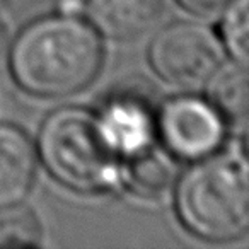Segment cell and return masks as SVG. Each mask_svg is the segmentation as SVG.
<instances>
[{
	"instance_id": "1",
	"label": "cell",
	"mask_w": 249,
	"mask_h": 249,
	"mask_svg": "<svg viewBox=\"0 0 249 249\" xmlns=\"http://www.w3.org/2000/svg\"><path fill=\"white\" fill-rule=\"evenodd\" d=\"M103 65L97 31L79 16H50L31 22L11 50V72L26 92L67 97L94 82Z\"/></svg>"
},
{
	"instance_id": "2",
	"label": "cell",
	"mask_w": 249,
	"mask_h": 249,
	"mask_svg": "<svg viewBox=\"0 0 249 249\" xmlns=\"http://www.w3.org/2000/svg\"><path fill=\"white\" fill-rule=\"evenodd\" d=\"M181 224L207 242H232L249 231V178L246 154L208 156L181 176L176 190Z\"/></svg>"
},
{
	"instance_id": "3",
	"label": "cell",
	"mask_w": 249,
	"mask_h": 249,
	"mask_svg": "<svg viewBox=\"0 0 249 249\" xmlns=\"http://www.w3.org/2000/svg\"><path fill=\"white\" fill-rule=\"evenodd\" d=\"M38 150L48 173L77 193H99L120 181L121 160L84 107L53 111L39 130Z\"/></svg>"
},
{
	"instance_id": "4",
	"label": "cell",
	"mask_w": 249,
	"mask_h": 249,
	"mask_svg": "<svg viewBox=\"0 0 249 249\" xmlns=\"http://www.w3.org/2000/svg\"><path fill=\"white\" fill-rule=\"evenodd\" d=\"M149 58L154 72L166 82L196 87L220 67L222 48L208 28L181 21L157 33Z\"/></svg>"
},
{
	"instance_id": "5",
	"label": "cell",
	"mask_w": 249,
	"mask_h": 249,
	"mask_svg": "<svg viewBox=\"0 0 249 249\" xmlns=\"http://www.w3.org/2000/svg\"><path fill=\"white\" fill-rule=\"evenodd\" d=\"M157 111L150 84L137 79L111 89L96 116L107 143L120 159H126L152 147L157 135Z\"/></svg>"
},
{
	"instance_id": "6",
	"label": "cell",
	"mask_w": 249,
	"mask_h": 249,
	"mask_svg": "<svg viewBox=\"0 0 249 249\" xmlns=\"http://www.w3.org/2000/svg\"><path fill=\"white\" fill-rule=\"evenodd\" d=\"M157 135L171 156L200 160L217 154L225 140V120L208 103L195 96H178L157 111Z\"/></svg>"
},
{
	"instance_id": "7",
	"label": "cell",
	"mask_w": 249,
	"mask_h": 249,
	"mask_svg": "<svg viewBox=\"0 0 249 249\" xmlns=\"http://www.w3.org/2000/svg\"><path fill=\"white\" fill-rule=\"evenodd\" d=\"M89 24L114 41L142 38L159 24L162 0H86Z\"/></svg>"
},
{
	"instance_id": "8",
	"label": "cell",
	"mask_w": 249,
	"mask_h": 249,
	"mask_svg": "<svg viewBox=\"0 0 249 249\" xmlns=\"http://www.w3.org/2000/svg\"><path fill=\"white\" fill-rule=\"evenodd\" d=\"M36 174V150L24 130L0 123V208L21 203Z\"/></svg>"
},
{
	"instance_id": "9",
	"label": "cell",
	"mask_w": 249,
	"mask_h": 249,
	"mask_svg": "<svg viewBox=\"0 0 249 249\" xmlns=\"http://www.w3.org/2000/svg\"><path fill=\"white\" fill-rule=\"evenodd\" d=\"M208 103L220 113L225 123L246 126L249 109V84L246 65L239 62L218 67L207 80Z\"/></svg>"
},
{
	"instance_id": "10",
	"label": "cell",
	"mask_w": 249,
	"mask_h": 249,
	"mask_svg": "<svg viewBox=\"0 0 249 249\" xmlns=\"http://www.w3.org/2000/svg\"><path fill=\"white\" fill-rule=\"evenodd\" d=\"M173 167L167 159L152 150V147L124 159L120 169V179L137 196L156 198L160 196L173 183Z\"/></svg>"
},
{
	"instance_id": "11",
	"label": "cell",
	"mask_w": 249,
	"mask_h": 249,
	"mask_svg": "<svg viewBox=\"0 0 249 249\" xmlns=\"http://www.w3.org/2000/svg\"><path fill=\"white\" fill-rule=\"evenodd\" d=\"M43 231L39 218L21 203L0 208V249L38 248Z\"/></svg>"
},
{
	"instance_id": "12",
	"label": "cell",
	"mask_w": 249,
	"mask_h": 249,
	"mask_svg": "<svg viewBox=\"0 0 249 249\" xmlns=\"http://www.w3.org/2000/svg\"><path fill=\"white\" fill-rule=\"evenodd\" d=\"M222 19V45L234 62L248 65L249 58V0H229Z\"/></svg>"
},
{
	"instance_id": "13",
	"label": "cell",
	"mask_w": 249,
	"mask_h": 249,
	"mask_svg": "<svg viewBox=\"0 0 249 249\" xmlns=\"http://www.w3.org/2000/svg\"><path fill=\"white\" fill-rule=\"evenodd\" d=\"M178 4L193 16L212 18V16H217L224 11L229 0H178Z\"/></svg>"
},
{
	"instance_id": "14",
	"label": "cell",
	"mask_w": 249,
	"mask_h": 249,
	"mask_svg": "<svg viewBox=\"0 0 249 249\" xmlns=\"http://www.w3.org/2000/svg\"><path fill=\"white\" fill-rule=\"evenodd\" d=\"M86 0H56V11L63 16H79L84 12Z\"/></svg>"
},
{
	"instance_id": "15",
	"label": "cell",
	"mask_w": 249,
	"mask_h": 249,
	"mask_svg": "<svg viewBox=\"0 0 249 249\" xmlns=\"http://www.w3.org/2000/svg\"><path fill=\"white\" fill-rule=\"evenodd\" d=\"M4 46H5V29L2 26V22H0V53H2Z\"/></svg>"
}]
</instances>
